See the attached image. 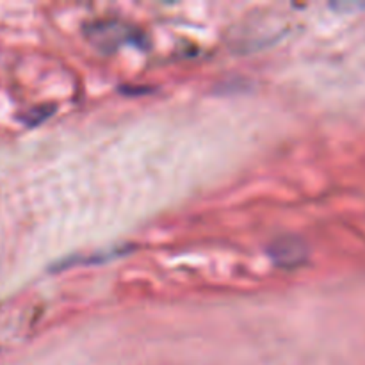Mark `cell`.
<instances>
[{"label":"cell","instance_id":"cell-1","mask_svg":"<svg viewBox=\"0 0 365 365\" xmlns=\"http://www.w3.org/2000/svg\"><path fill=\"white\" fill-rule=\"evenodd\" d=\"M84 33L86 38L103 52H114L123 45H135V47L146 45V36L142 30L116 18L95 20L86 26Z\"/></svg>","mask_w":365,"mask_h":365},{"label":"cell","instance_id":"cell-2","mask_svg":"<svg viewBox=\"0 0 365 365\" xmlns=\"http://www.w3.org/2000/svg\"><path fill=\"white\" fill-rule=\"evenodd\" d=\"M267 257L280 269L294 271L308 262L310 248L300 235H280L267 246Z\"/></svg>","mask_w":365,"mask_h":365},{"label":"cell","instance_id":"cell-3","mask_svg":"<svg viewBox=\"0 0 365 365\" xmlns=\"http://www.w3.org/2000/svg\"><path fill=\"white\" fill-rule=\"evenodd\" d=\"M55 113V106L52 103H43V106H38L34 109L27 111L26 116H23V123H27L29 127H36V125L43 123L45 120L52 116Z\"/></svg>","mask_w":365,"mask_h":365}]
</instances>
